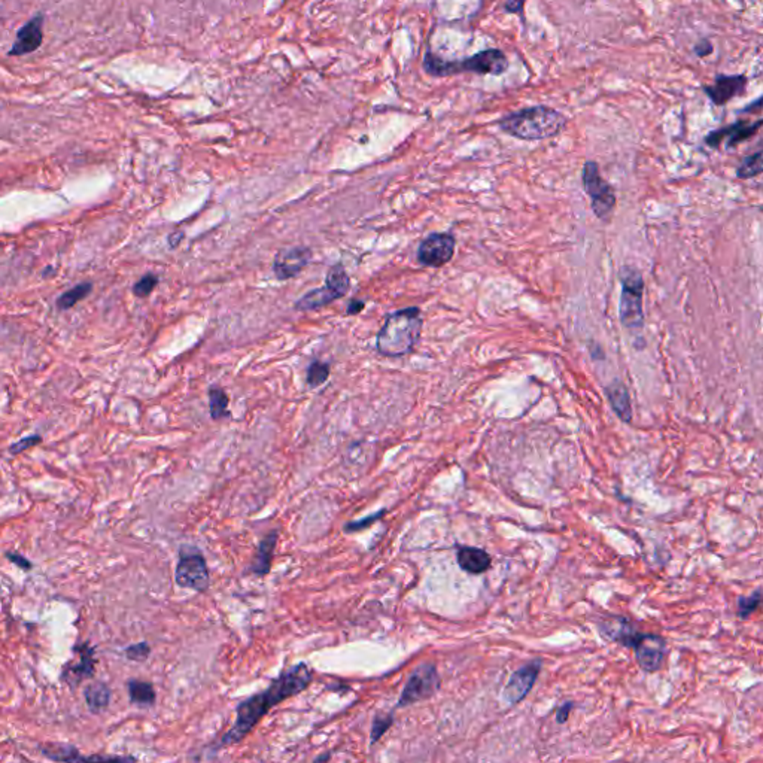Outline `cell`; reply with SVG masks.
I'll use <instances>...</instances> for the list:
<instances>
[{"label": "cell", "mask_w": 763, "mask_h": 763, "mask_svg": "<svg viewBox=\"0 0 763 763\" xmlns=\"http://www.w3.org/2000/svg\"><path fill=\"white\" fill-rule=\"evenodd\" d=\"M313 680V672L307 664L301 662L294 667L282 671L272 680L268 688L261 693H255L248 699L242 701L235 708V722L228 732L222 735L218 747H227L240 743L245 736L251 734L263 717L277 704L296 697L300 692L306 690Z\"/></svg>", "instance_id": "1"}, {"label": "cell", "mask_w": 763, "mask_h": 763, "mask_svg": "<svg viewBox=\"0 0 763 763\" xmlns=\"http://www.w3.org/2000/svg\"><path fill=\"white\" fill-rule=\"evenodd\" d=\"M422 324L419 307H406L389 313L377 334V352L389 358L410 354L421 339Z\"/></svg>", "instance_id": "2"}, {"label": "cell", "mask_w": 763, "mask_h": 763, "mask_svg": "<svg viewBox=\"0 0 763 763\" xmlns=\"http://www.w3.org/2000/svg\"><path fill=\"white\" fill-rule=\"evenodd\" d=\"M567 126V117L547 106H532L504 117L500 121L502 131L522 140H543L553 138Z\"/></svg>", "instance_id": "3"}, {"label": "cell", "mask_w": 763, "mask_h": 763, "mask_svg": "<svg viewBox=\"0 0 763 763\" xmlns=\"http://www.w3.org/2000/svg\"><path fill=\"white\" fill-rule=\"evenodd\" d=\"M423 69L433 76H451L464 72H474L479 75H501L509 69V60L501 50L490 48L480 51L464 60L444 61L439 55L426 51L423 57Z\"/></svg>", "instance_id": "4"}, {"label": "cell", "mask_w": 763, "mask_h": 763, "mask_svg": "<svg viewBox=\"0 0 763 763\" xmlns=\"http://www.w3.org/2000/svg\"><path fill=\"white\" fill-rule=\"evenodd\" d=\"M622 297H620V321L626 328L641 330L644 325L643 293L644 280L641 273L632 267L622 270Z\"/></svg>", "instance_id": "5"}, {"label": "cell", "mask_w": 763, "mask_h": 763, "mask_svg": "<svg viewBox=\"0 0 763 763\" xmlns=\"http://www.w3.org/2000/svg\"><path fill=\"white\" fill-rule=\"evenodd\" d=\"M176 585L196 592H206L210 586V576L205 556L196 547L184 546L179 553L175 572Z\"/></svg>", "instance_id": "6"}, {"label": "cell", "mask_w": 763, "mask_h": 763, "mask_svg": "<svg viewBox=\"0 0 763 763\" xmlns=\"http://www.w3.org/2000/svg\"><path fill=\"white\" fill-rule=\"evenodd\" d=\"M583 188L590 197L593 213L602 221H609L616 208V194L610 184L600 175V167L595 161H588L583 166Z\"/></svg>", "instance_id": "7"}, {"label": "cell", "mask_w": 763, "mask_h": 763, "mask_svg": "<svg viewBox=\"0 0 763 763\" xmlns=\"http://www.w3.org/2000/svg\"><path fill=\"white\" fill-rule=\"evenodd\" d=\"M440 689V677L435 665L423 664L412 672L406 686L402 689L397 708H402L419 701L430 699Z\"/></svg>", "instance_id": "8"}, {"label": "cell", "mask_w": 763, "mask_h": 763, "mask_svg": "<svg viewBox=\"0 0 763 763\" xmlns=\"http://www.w3.org/2000/svg\"><path fill=\"white\" fill-rule=\"evenodd\" d=\"M456 240L449 233H433L418 249V260L425 267H442L453 258Z\"/></svg>", "instance_id": "9"}, {"label": "cell", "mask_w": 763, "mask_h": 763, "mask_svg": "<svg viewBox=\"0 0 763 763\" xmlns=\"http://www.w3.org/2000/svg\"><path fill=\"white\" fill-rule=\"evenodd\" d=\"M638 665L646 672L659 671L667 656L665 639L655 634H639L634 643Z\"/></svg>", "instance_id": "10"}, {"label": "cell", "mask_w": 763, "mask_h": 763, "mask_svg": "<svg viewBox=\"0 0 763 763\" xmlns=\"http://www.w3.org/2000/svg\"><path fill=\"white\" fill-rule=\"evenodd\" d=\"M312 260V251L306 246L280 249L273 261V273L279 280H288L298 276Z\"/></svg>", "instance_id": "11"}, {"label": "cell", "mask_w": 763, "mask_h": 763, "mask_svg": "<svg viewBox=\"0 0 763 763\" xmlns=\"http://www.w3.org/2000/svg\"><path fill=\"white\" fill-rule=\"evenodd\" d=\"M542 669V660H532L530 664L523 665L518 671H514L506 689H504V698L509 704H518L526 698V695L531 692L537 681L538 674Z\"/></svg>", "instance_id": "12"}, {"label": "cell", "mask_w": 763, "mask_h": 763, "mask_svg": "<svg viewBox=\"0 0 763 763\" xmlns=\"http://www.w3.org/2000/svg\"><path fill=\"white\" fill-rule=\"evenodd\" d=\"M75 653H80V662L72 665H66L61 672V680L71 689H76L81 681L85 678H92L96 669V647L88 646V643H81L73 648Z\"/></svg>", "instance_id": "13"}, {"label": "cell", "mask_w": 763, "mask_h": 763, "mask_svg": "<svg viewBox=\"0 0 763 763\" xmlns=\"http://www.w3.org/2000/svg\"><path fill=\"white\" fill-rule=\"evenodd\" d=\"M43 42V15H35L30 21H27L22 26L18 33L17 39L13 45V48L9 50L8 55L13 57H20V55H26L35 52L41 48Z\"/></svg>", "instance_id": "14"}, {"label": "cell", "mask_w": 763, "mask_h": 763, "mask_svg": "<svg viewBox=\"0 0 763 763\" xmlns=\"http://www.w3.org/2000/svg\"><path fill=\"white\" fill-rule=\"evenodd\" d=\"M747 87V78L743 75H719L711 85H705L704 92L717 106L726 105L729 100L743 94Z\"/></svg>", "instance_id": "15"}, {"label": "cell", "mask_w": 763, "mask_h": 763, "mask_svg": "<svg viewBox=\"0 0 763 763\" xmlns=\"http://www.w3.org/2000/svg\"><path fill=\"white\" fill-rule=\"evenodd\" d=\"M760 126H762L760 119L756 121V122L738 121V122H735V124L729 126L726 129L710 133L708 136H706L705 142H706V145H710V147L717 148L723 140H726L727 148H734V147H736L738 143H741V142L750 139L751 136H755V134L757 133V130L760 129Z\"/></svg>", "instance_id": "16"}, {"label": "cell", "mask_w": 763, "mask_h": 763, "mask_svg": "<svg viewBox=\"0 0 763 763\" xmlns=\"http://www.w3.org/2000/svg\"><path fill=\"white\" fill-rule=\"evenodd\" d=\"M600 632L609 639V641H614L625 647H632L638 638V632L635 631L634 625L631 620H627L626 617L620 616H609L602 619L598 623Z\"/></svg>", "instance_id": "17"}, {"label": "cell", "mask_w": 763, "mask_h": 763, "mask_svg": "<svg viewBox=\"0 0 763 763\" xmlns=\"http://www.w3.org/2000/svg\"><path fill=\"white\" fill-rule=\"evenodd\" d=\"M458 564L468 574H481L490 568L492 559L488 552L484 548L471 547V546H463L458 548L456 553Z\"/></svg>", "instance_id": "18"}, {"label": "cell", "mask_w": 763, "mask_h": 763, "mask_svg": "<svg viewBox=\"0 0 763 763\" xmlns=\"http://www.w3.org/2000/svg\"><path fill=\"white\" fill-rule=\"evenodd\" d=\"M276 544H277V531H273L268 535H266L264 540L258 544L254 562L251 565V572H254L255 576L263 577L270 572Z\"/></svg>", "instance_id": "19"}, {"label": "cell", "mask_w": 763, "mask_h": 763, "mask_svg": "<svg viewBox=\"0 0 763 763\" xmlns=\"http://www.w3.org/2000/svg\"><path fill=\"white\" fill-rule=\"evenodd\" d=\"M605 394H607L609 401L617 416H619L623 422L630 423L632 419V407H631L630 392H627L626 386L622 384V382L616 380L611 385L607 386Z\"/></svg>", "instance_id": "20"}, {"label": "cell", "mask_w": 763, "mask_h": 763, "mask_svg": "<svg viewBox=\"0 0 763 763\" xmlns=\"http://www.w3.org/2000/svg\"><path fill=\"white\" fill-rule=\"evenodd\" d=\"M335 300H339V297L335 296L330 288L322 286L318 289H312L306 296H303L296 303V310H300V312L317 310V309L331 305V303Z\"/></svg>", "instance_id": "21"}, {"label": "cell", "mask_w": 763, "mask_h": 763, "mask_svg": "<svg viewBox=\"0 0 763 763\" xmlns=\"http://www.w3.org/2000/svg\"><path fill=\"white\" fill-rule=\"evenodd\" d=\"M84 698L89 711L102 713L110 702V689L102 681H93L84 689Z\"/></svg>", "instance_id": "22"}, {"label": "cell", "mask_w": 763, "mask_h": 763, "mask_svg": "<svg viewBox=\"0 0 763 763\" xmlns=\"http://www.w3.org/2000/svg\"><path fill=\"white\" fill-rule=\"evenodd\" d=\"M127 689L131 704L139 706H152L155 704L157 695L151 683L131 678L127 683Z\"/></svg>", "instance_id": "23"}, {"label": "cell", "mask_w": 763, "mask_h": 763, "mask_svg": "<svg viewBox=\"0 0 763 763\" xmlns=\"http://www.w3.org/2000/svg\"><path fill=\"white\" fill-rule=\"evenodd\" d=\"M92 293H93V284L92 282H84V284L76 285V286H73L71 289H67L66 293H63L57 300H55V307H57L60 312L69 310V309L75 307L78 303L82 301L84 298H87Z\"/></svg>", "instance_id": "24"}, {"label": "cell", "mask_w": 763, "mask_h": 763, "mask_svg": "<svg viewBox=\"0 0 763 763\" xmlns=\"http://www.w3.org/2000/svg\"><path fill=\"white\" fill-rule=\"evenodd\" d=\"M325 286L330 288L339 298L344 297L351 288V277L342 264H334L325 277Z\"/></svg>", "instance_id": "25"}, {"label": "cell", "mask_w": 763, "mask_h": 763, "mask_svg": "<svg viewBox=\"0 0 763 763\" xmlns=\"http://www.w3.org/2000/svg\"><path fill=\"white\" fill-rule=\"evenodd\" d=\"M209 407H210V416L213 421H219L224 418L230 416L228 412V395L226 391L218 386L209 388Z\"/></svg>", "instance_id": "26"}, {"label": "cell", "mask_w": 763, "mask_h": 763, "mask_svg": "<svg viewBox=\"0 0 763 763\" xmlns=\"http://www.w3.org/2000/svg\"><path fill=\"white\" fill-rule=\"evenodd\" d=\"M330 372H331V367L328 363H324L319 360L313 361L307 368V377H306L307 385L310 388H319L328 380Z\"/></svg>", "instance_id": "27"}, {"label": "cell", "mask_w": 763, "mask_h": 763, "mask_svg": "<svg viewBox=\"0 0 763 763\" xmlns=\"http://www.w3.org/2000/svg\"><path fill=\"white\" fill-rule=\"evenodd\" d=\"M762 173V152L757 151L756 154L747 157L741 166L738 167L736 176L739 179H750Z\"/></svg>", "instance_id": "28"}, {"label": "cell", "mask_w": 763, "mask_h": 763, "mask_svg": "<svg viewBox=\"0 0 763 763\" xmlns=\"http://www.w3.org/2000/svg\"><path fill=\"white\" fill-rule=\"evenodd\" d=\"M42 753L47 756L48 759L51 760H60V762H76V760H85L84 756L80 755V751H78L75 747H67V746H60L57 750H51V748H45Z\"/></svg>", "instance_id": "29"}, {"label": "cell", "mask_w": 763, "mask_h": 763, "mask_svg": "<svg viewBox=\"0 0 763 763\" xmlns=\"http://www.w3.org/2000/svg\"><path fill=\"white\" fill-rule=\"evenodd\" d=\"M159 282H160L159 276L154 273H147L133 285V294L138 298H147L151 296V293L157 288V285H159Z\"/></svg>", "instance_id": "30"}, {"label": "cell", "mask_w": 763, "mask_h": 763, "mask_svg": "<svg viewBox=\"0 0 763 763\" xmlns=\"http://www.w3.org/2000/svg\"><path fill=\"white\" fill-rule=\"evenodd\" d=\"M760 601H762V590L760 588L755 590V593H751L750 597H739L738 598V616L741 617V619H747V617L755 613L756 609L760 605Z\"/></svg>", "instance_id": "31"}, {"label": "cell", "mask_w": 763, "mask_h": 763, "mask_svg": "<svg viewBox=\"0 0 763 763\" xmlns=\"http://www.w3.org/2000/svg\"><path fill=\"white\" fill-rule=\"evenodd\" d=\"M392 723H394V715L392 714H377L375 717L373 726H372V735H370V738H372V744L377 743L379 739L384 736V734L392 726Z\"/></svg>", "instance_id": "32"}, {"label": "cell", "mask_w": 763, "mask_h": 763, "mask_svg": "<svg viewBox=\"0 0 763 763\" xmlns=\"http://www.w3.org/2000/svg\"><path fill=\"white\" fill-rule=\"evenodd\" d=\"M41 443H42V437L39 434H31L29 437H24V439L18 440L17 443L10 444L9 446V453L10 455H20L24 451H27V449L35 447V446H38Z\"/></svg>", "instance_id": "33"}, {"label": "cell", "mask_w": 763, "mask_h": 763, "mask_svg": "<svg viewBox=\"0 0 763 763\" xmlns=\"http://www.w3.org/2000/svg\"><path fill=\"white\" fill-rule=\"evenodd\" d=\"M124 653H126L127 659H130V660H134V662H143V660H147V659H148V656H150V653H151V647H150L148 643L142 641V643H138V644L129 646V647L124 650Z\"/></svg>", "instance_id": "34"}, {"label": "cell", "mask_w": 763, "mask_h": 763, "mask_svg": "<svg viewBox=\"0 0 763 763\" xmlns=\"http://www.w3.org/2000/svg\"><path fill=\"white\" fill-rule=\"evenodd\" d=\"M385 514V510H380L377 514H372V516H367V518L361 519V521H356V522H349L346 526H344V531L346 532H355V531H361L364 528H368L370 525H373L376 521H379L382 516Z\"/></svg>", "instance_id": "35"}, {"label": "cell", "mask_w": 763, "mask_h": 763, "mask_svg": "<svg viewBox=\"0 0 763 763\" xmlns=\"http://www.w3.org/2000/svg\"><path fill=\"white\" fill-rule=\"evenodd\" d=\"M5 556L10 560V562H13L14 565H17L21 569L29 571V569L33 568V564L24 555H20V553H15V552H8Z\"/></svg>", "instance_id": "36"}, {"label": "cell", "mask_w": 763, "mask_h": 763, "mask_svg": "<svg viewBox=\"0 0 763 763\" xmlns=\"http://www.w3.org/2000/svg\"><path fill=\"white\" fill-rule=\"evenodd\" d=\"M572 708H574V704H572L571 701L565 702L564 705H560V708H559L558 713H556V722H558V723H565V722L568 720L569 711H571Z\"/></svg>", "instance_id": "37"}, {"label": "cell", "mask_w": 763, "mask_h": 763, "mask_svg": "<svg viewBox=\"0 0 763 763\" xmlns=\"http://www.w3.org/2000/svg\"><path fill=\"white\" fill-rule=\"evenodd\" d=\"M525 2H526V0H506V5H504V8H506L507 13L522 15Z\"/></svg>", "instance_id": "38"}, {"label": "cell", "mask_w": 763, "mask_h": 763, "mask_svg": "<svg viewBox=\"0 0 763 763\" xmlns=\"http://www.w3.org/2000/svg\"><path fill=\"white\" fill-rule=\"evenodd\" d=\"M364 307H365V303H364L363 300H352V301L349 303V305H347L346 313H347V315H349V317H352V315H360V313L364 310Z\"/></svg>", "instance_id": "39"}, {"label": "cell", "mask_w": 763, "mask_h": 763, "mask_svg": "<svg viewBox=\"0 0 763 763\" xmlns=\"http://www.w3.org/2000/svg\"><path fill=\"white\" fill-rule=\"evenodd\" d=\"M695 52H697L699 57H705V55L713 52V45L708 41H701L697 47H695Z\"/></svg>", "instance_id": "40"}, {"label": "cell", "mask_w": 763, "mask_h": 763, "mask_svg": "<svg viewBox=\"0 0 763 763\" xmlns=\"http://www.w3.org/2000/svg\"><path fill=\"white\" fill-rule=\"evenodd\" d=\"M182 239H184V233L182 231H176V233L169 235V245L172 246V248H176V246L179 245V242H181Z\"/></svg>", "instance_id": "41"}, {"label": "cell", "mask_w": 763, "mask_h": 763, "mask_svg": "<svg viewBox=\"0 0 763 763\" xmlns=\"http://www.w3.org/2000/svg\"><path fill=\"white\" fill-rule=\"evenodd\" d=\"M54 275H55V270H54V267L48 266V267H45V268H43V272H42V277H43V279H47V277H52Z\"/></svg>", "instance_id": "42"}, {"label": "cell", "mask_w": 763, "mask_h": 763, "mask_svg": "<svg viewBox=\"0 0 763 763\" xmlns=\"http://www.w3.org/2000/svg\"><path fill=\"white\" fill-rule=\"evenodd\" d=\"M327 759H330V755H325V756L317 757V762H319V760H327Z\"/></svg>", "instance_id": "43"}]
</instances>
